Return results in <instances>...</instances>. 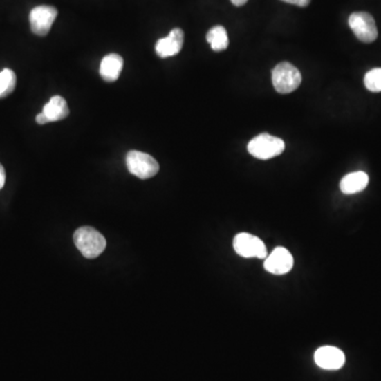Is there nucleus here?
Returning <instances> with one entry per match:
<instances>
[{
	"mask_svg": "<svg viewBox=\"0 0 381 381\" xmlns=\"http://www.w3.org/2000/svg\"><path fill=\"white\" fill-rule=\"evenodd\" d=\"M364 85L372 93H381V68H375L366 73Z\"/></svg>",
	"mask_w": 381,
	"mask_h": 381,
	"instance_id": "obj_16",
	"label": "nucleus"
},
{
	"mask_svg": "<svg viewBox=\"0 0 381 381\" xmlns=\"http://www.w3.org/2000/svg\"><path fill=\"white\" fill-rule=\"evenodd\" d=\"M301 82L302 75L292 64L283 62L275 66L272 71L273 87L279 93L286 95L292 93L298 89Z\"/></svg>",
	"mask_w": 381,
	"mask_h": 381,
	"instance_id": "obj_2",
	"label": "nucleus"
},
{
	"mask_svg": "<svg viewBox=\"0 0 381 381\" xmlns=\"http://www.w3.org/2000/svg\"><path fill=\"white\" fill-rule=\"evenodd\" d=\"M122 69V57H120L115 53H111L102 59L101 65H100V75L104 81L111 83V82L117 81L119 79L120 73Z\"/></svg>",
	"mask_w": 381,
	"mask_h": 381,
	"instance_id": "obj_11",
	"label": "nucleus"
},
{
	"mask_svg": "<svg viewBox=\"0 0 381 381\" xmlns=\"http://www.w3.org/2000/svg\"><path fill=\"white\" fill-rule=\"evenodd\" d=\"M233 248L239 257H246V259L257 257V259H266L268 254L262 239L249 233L237 234L233 241Z\"/></svg>",
	"mask_w": 381,
	"mask_h": 381,
	"instance_id": "obj_6",
	"label": "nucleus"
},
{
	"mask_svg": "<svg viewBox=\"0 0 381 381\" xmlns=\"http://www.w3.org/2000/svg\"><path fill=\"white\" fill-rule=\"evenodd\" d=\"M285 143L280 138L269 135V133H261L253 138L249 142L248 151L254 158L261 160L277 157L284 151Z\"/></svg>",
	"mask_w": 381,
	"mask_h": 381,
	"instance_id": "obj_3",
	"label": "nucleus"
},
{
	"mask_svg": "<svg viewBox=\"0 0 381 381\" xmlns=\"http://www.w3.org/2000/svg\"><path fill=\"white\" fill-rule=\"evenodd\" d=\"M43 113L49 120V122H57L61 120L65 119L69 115V109H68L67 102L64 97L59 95L52 97L45 106H44Z\"/></svg>",
	"mask_w": 381,
	"mask_h": 381,
	"instance_id": "obj_13",
	"label": "nucleus"
},
{
	"mask_svg": "<svg viewBox=\"0 0 381 381\" xmlns=\"http://www.w3.org/2000/svg\"><path fill=\"white\" fill-rule=\"evenodd\" d=\"M368 185V174L364 171H355L343 177L340 183V189L343 194H356L366 189Z\"/></svg>",
	"mask_w": 381,
	"mask_h": 381,
	"instance_id": "obj_12",
	"label": "nucleus"
},
{
	"mask_svg": "<svg viewBox=\"0 0 381 381\" xmlns=\"http://www.w3.org/2000/svg\"><path fill=\"white\" fill-rule=\"evenodd\" d=\"M248 0H231V3L236 7H241V6L246 5Z\"/></svg>",
	"mask_w": 381,
	"mask_h": 381,
	"instance_id": "obj_20",
	"label": "nucleus"
},
{
	"mask_svg": "<svg viewBox=\"0 0 381 381\" xmlns=\"http://www.w3.org/2000/svg\"><path fill=\"white\" fill-rule=\"evenodd\" d=\"M73 241L80 252L87 259H95L106 248V239L91 227H82L73 234Z\"/></svg>",
	"mask_w": 381,
	"mask_h": 381,
	"instance_id": "obj_1",
	"label": "nucleus"
},
{
	"mask_svg": "<svg viewBox=\"0 0 381 381\" xmlns=\"http://www.w3.org/2000/svg\"><path fill=\"white\" fill-rule=\"evenodd\" d=\"M127 165L129 173L140 179L155 176L159 171V165L149 154L131 151L127 155Z\"/></svg>",
	"mask_w": 381,
	"mask_h": 381,
	"instance_id": "obj_4",
	"label": "nucleus"
},
{
	"mask_svg": "<svg viewBox=\"0 0 381 381\" xmlns=\"http://www.w3.org/2000/svg\"><path fill=\"white\" fill-rule=\"evenodd\" d=\"M183 41H185V34L183 30L175 28L169 32L167 37L157 41L155 47L156 53L161 59L174 57L183 49Z\"/></svg>",
	"mask_w": 381,
	"mask_h": 381,
	"instance_id": "obj_10",
	"label": "nucleus"
},
{
	"mask_svg": "<svg viewBox=\"0 0 381 381\" xmlns=\"http://www.w3.org/2000/svg\"><path fill=\"white\" fill-rule=\"evenodd\" d=\"M16 87V75L11 69H3L0 73V99L8 97Z\"/></svg>",
	"mask_w": 381,
	"mask_h": 381,
	"instance_id": "obj_15",
	"label": "nucleus"
},
{
	"mask_svg": "<svg viewBox=\"0 0 381 381\" xmlns=\"http://www.w3.org/2000/svg\"><path fill=\"white\" fill-rule=\"evenodd\" d=\"M349 25L357 39L362 43L370 44L378 37L376 23L373 16L366 12H355L349 19Z\"/></svg>",
	"mask_w": 381,
	"mask_h": 381,
	"instance_id": "obj_5",
	"label": "nucleus"
},
{
	"mask_svg": "<svg viewBox=\"0 0 381 381\" xmlns=\"http://www.w3.org/2000/svg\"><path fill=\"white\" fill-rule=\"evenodd\" d=\"M315 362L323 370H339L344 366V353L338 348L330 345L322 346L315 353Z\"/></svg>",
	"mask_w": 381,
	"mask_h": 381,
	"instance_id": "obj_9",
	"label": "nucleus"
},
{
	"mask_svg": "<svg viewBox=\"0 0 381 381\" xmlns=\"http://www.w3.org/2000/svg\"><path fill=\"white\" fill-rule=\"evenodd\" d=\"M57 16V10L51 6H39L30 12L32 32L39 37H45L51 30Z\"/></svg>",
	"mask_w": 381,
	"mask_h": 381,
	"instance_id": "obj_7",
	"label": "nucleus"
},
{
	"mask_svg": "<svg viewBox=\"0 0 381 381\" xmlns=\"http://www.w3.org/2000/svg\"><path fill=\"white\" fill-rule=\"evenodd\" d=\"M37 123L39 125L47 124V123H49V120H48V118L46 117L45 113H44L43 111L37 115Z\"/></svg>",
	"mask_w": 381,
	"mask_h": 381,
	"instance_id": "obj_18",
	"label": "nucleus"
},
{
	"mask_svg": "<svg viewBox=\"0 0 381 381\" xmlns=\"http://www.w3.org/2000/svg\"><path fill=\"white\" fill-rule=\"evenodd\" d=\"M293 267V257L291 253L283 247L275 248L265 259L264 268L275 275H286Z\"/></svg>",
	"mask_w": 381,
	"mask_h": 381,
	"instance_id": "obj_8",
	"label": "nucleus"
},
{
	"mask_svg": "<svg viewBox=\"0 0 381 381\" xmlns=\"http://www.w3.org/2000/svg\"><path fill=\"white\" fill-rule=\"evenodd\" d=\"M6 183V171L3 165L0 163V189H3Z\"/></svg>",
	"mask_w": 381,
	"mask_h": 381,
	"instance_id": "obj_19",
	"label": "nucleus"
},
{
	"mask_svg": "<svg viewBox=\"0 0 381 381\" xmlns=\"http://www.w3.org/2000/svg\"><path fill=\"white\" fill-rule=\"evenodd\" d=\"M284 3H290V5L298 6V7H307L310 3V0H282Z\"/></svg>",
	"mask_w": 381,
	"mask_h": 381,
	"instance_id": "obj_17",
	"label": "nucleus"
},
{
	"mask_svg": "<svg viewBox=\"0 0 381 381\" xmlns=\"http://www.w3.org/2000/svg\"><path fill=\"white\" fill-rule=\"evenodd\" d=\"M207 43L214 51L219 52L226 50L229 46L228 34L223 26H215L207 34Z\"/></svg>",
	"mask_w": 381,
	"mask_h": 381,
	"instance_id": "obj_14",
	"label": "nucleus"
}]
</instances>
